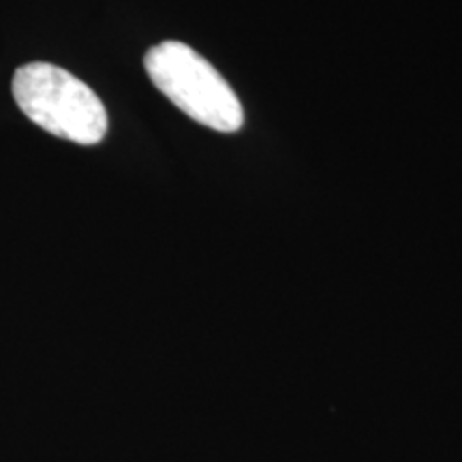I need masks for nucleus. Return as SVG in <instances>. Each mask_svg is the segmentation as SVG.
<instances>
[{
	"mask_svg": "<svg viewBox=\"0 0 462 462\" xmlns=\"http://www.w3.org/2000/svg\"><path fill=\"white\" fill-rule=\"evenodd\" d=\"M143 67L152 84L195 123L218 133H236L245 125L238 95L190 45L180 42L154 45L143 58Z\"/></svg>",
	"mask_w": 462,
	"mask_h": 462,
	"instance_id": "2",
	"label": "nucleus"
},
{
	"mask_svg": "<svg viewBox=\"0 0 462 462\" xmlns=\"http://www.w3.org/2000/svg\"><path fill=\"white\" fill-rule=\"evenodd\" d=\"M14 99L28 120L60 140L95 146L107 135V112L97 92L67 69L28 62L14 75Z\"/></svg>",
	"mask_w": 462,
	"mask_h": 462,
	"instance_id": "1",
	"label": "nucleus"
}]
</instances>
